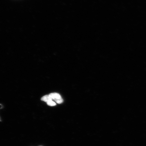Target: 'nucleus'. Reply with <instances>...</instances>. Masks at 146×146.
<instances>
[{
	"instance_id": "f257e3e1",
	"label": "nucleus",
	"mask_w": 146,
	"mask_h": 146,
	"mask_svg": "<svg viewBox=\"0 0 146 146\" xmlns=\"http://www.w3.org/2000/svg\"><path fill=\"white\" fill-rule=\"evenodd\" d=\"M49 95L52 100H54L58 104H61L63 102L61 96L58 93H51Z\"/></svg>"
},
{
	"instance_id": "7ed1b4c3",
	"label": "nucleus",
	"mask_w": 146,
	"mask_h": 146,
	"mask_svg": "<svg viewBox=\"0 0 146 146\" xmlns=\"http://www.w3.org/2000/svg\"><path fill=\"white\" fill-rule=\"evenodd\" d=\"M47 105L49 106H54L56 105V103L53 101L52 100H51L50 101L47 102Z\"/></svg>"
},
{
	"instance_id": "f03ea898",
	"label": "nucleus",
	"mask_w": 146,
	"mask_h": 146,
	"mask_svg": "<svg viewBox=\"0 0 146 146\" xmlns=\"http://www.w3.org/2000/svg\"><path fill=\"white\" fill-rule=\"evenodd\" d=\"M41 100L42 101L45 102H48L50 101L51 100H52V98L50 97V96H49V95H46L42 97L41 98Z\"/></svg>"
}]
</instances>
